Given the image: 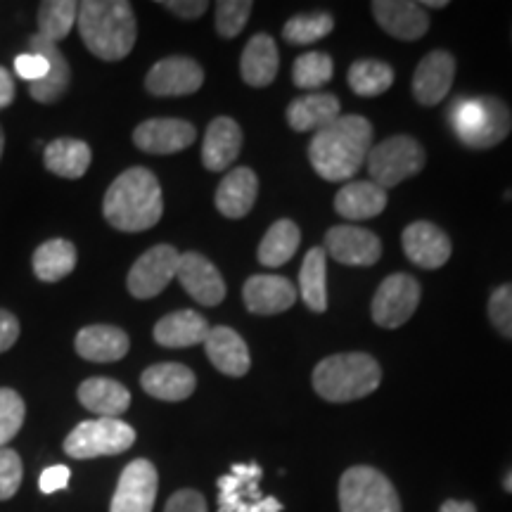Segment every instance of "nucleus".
<instances>
[{
  "label": "nucleus",
  "mask_w": 512,
  "mask_h": 512,
  "mask_svg": "<svg viewBox=\"0 0 512 512\" xmlns=\"http://www.w3.org/2000/svg\"><path fill=\"white\" fill-rule=\"evenodd\" d=\"M373 126L358 114L339 117L320 131L313 133L309 145V159L316 174L328 183L349 181L368 162Z\"/></svg>",
  "instance_id": "f257e3e1"
},
{
  "label": "nucleus",
  "mask_w": 512,
  "mask_h": 512,
  "mask_svg": "<svg viewBox=\"0 0 512 512\" xmlns=\"http://www.w3.org/2000/svg\"><path fill=\"white\" fill-rule=\"evenodd\" d=\"M102 214L121 233H143L157 226L164 214L162 185L145 166L126 169L107 190Z\"/></svg>",
  "instance_id": "f03ea898"
},
{
  "label": "nucleus",
  "mask_w": 512,
  "mask_h": 512,
  "mask_svg": "<svg viewBox=\"0 0 512 512\" xmlns=\"http://www.w3.org/2000/svg\"><path fill=\"white\" fill-rule=\"evenodd\" d=\"M76 24L86 48L100 60H124L136 46L138 24L126 0H86L79 5Z\"/></svg>",
  "instance_id": "7ed1b4c3"
},
{
  "label": "nucleus",
  "mask_w": 512,
  "mask_h": 512,
  "mask_svg": "<svg viewBox=\"0 0 512 512\" xmlns=\"http://www.w3.org/2000/svg\"><path fill=\"white\" fill-rule=\"evenodd\" d=\"M382 382V368L370 354H335L313 370V389L320 399L347 403L373 394Z\"/></svg>",
  "instance_id": "20e7f679"
},
{
  "label": "nucleus",
  "mask_w": 512,
  "mask_h": 512,
  "mask_svg": "<svg viewBox=\"0 0 512 512\" xmlns=\"http://www.w3.org/2000/svg\"><path fill=\"white\" fill-rule=\"evenodd\" d=\"M451 128L460 143L470 150H489L503 143L512 131V112L501 98L477 95V98H458L453 102Z\"/></svg>",
  "instance_id": "39448f33"
},
{
  "label": "nucleus",
  "mask_w": 512,
  "mask_h": 512,
  "mask_svg": "<svg viewBox=\"0 0 512 512\" xmlns=\"http://www.w3.org/2000/svg\"><path fill=\"white\" fill-rule=\"evenodd\" d=\"M339 508L342 512H401V501L380 470L356 465L339 479Z\"/></svg>",
  "instance_id": "423d86ee"
},
{
  "label": "nucleus",
  "mask_w": 512,
  "mask_h": 512,
  "mask_svg": "<svg viewBox=\"0 0 512 512\" xmlns=\"http://www.w3.org/2000/svg\"><path fill=\"white\" fill-rule=\"evenodd\" d=\"M136 444V430L119 418H98L76 425L64 439V453L76 460L119 456Z\"/></svg>",
  "instance_id": "0eeeda50"
},
{
  "label": "nucleus",
  "mask_w": 512,
  "mask_h": 512,
  "mask_svg": "<svg viewBox=\"0 0 512 512\" xmlns=\"http://www.w3.org/2000/svg\"><path fill=\"white\" fill-rule=\"evenodd\" d=\"M422 166H425V150L411 136H394L370 147L368 171L373 183L380 185L382 190L394 188V185L420 174Z\"/></svg>",
  "instance_id": "6e6552de"
},
{
  "label": "nucleus",
  "mask_w": 512,
  "mask_h": 512,
  "mask_svg": "<svg viewBox=\"0 0 512 512\" xmlns=\"http://www.w3.org/2000/svg\"><path fill=\"white\" fill-rule=\"evenodd\" d=\"M264 470L256 463H238L219 479V512H283V503L261 494Z\"/></svg>",
  "instance_id": "1a4fd4ad"
},
{
  "label": "nucleus",
  "mask_w": 512,
  "mask_h": 512,
  "mask_svg": "<svg viewBox=\"0 0 512 512\" xmlns=\"http://www.w3.org/2000/svg\"><path fill=\"white\" fill-rule=\"evenodd\" d=\"M420 283L408 273H394L382 280L373 297V320L380 328L394 330L413 318L420 304Z\"/></svg>",
  "instance_id": "9d476101"
},
{
  "label": "nucleus",
  "mask_w": 512,
  "mask_h": 512,
  "mask_svg": "<svg viewBox=\"0 0 512 512\" xmlns=\"http://www.w3.org/2000/svg\"><path fill=\"white\" fill-rule=\"evenodd\" d=\"M181 254L171 245H155L140 256L128 271V292L136 299H152L166 290V285L176 278Z\"/></svg>",
  "instance_id": "9b49d317"
},
{
  "label": "nucleus",
  "mask_w": 512,
  "mask_h": 512,
  "mask_svg": "<svg viewBox=\"0 0 512 512\" xmlns=\"http://www.w3.org/2000/svg\"><path fill=\"white\" fill-rule=\"evenodd\" d=\"M159 475L150 460L138 458L121 472L110 512H152L157 501Z\"/></svg>",
  "instance_id": "f8f14e48"
},
{
  "label": "nucleus",
  "mask_w": 512,
  "mask_h": 512,
  "mask_svg": "<svg viewBox=\"0 0 512 512\" xmlns=\"http://www.w3.org/2000/svg\"><path fill=\"white\" fill-rule=\"evenodd\" d=\"M204 83V72L195 60L183 55L159 60L147 72L145 88L157 98H178V95L197 93Z\"/></svg>",
  "instance_id": "ddd939ff"
},
{
  "label": "nucleus",
  "mask_w": 512,
  "mask_h": 512,
  "mask_svg": "<svg viewBox=\"0 0 512 512\" xmlns=\"http://www.w3.org/2000/svg\"><path fill=\"white\" fill-rule=\"evenodd\" d=\"M325 254L347 266H373L382 256V242L373 230L335 226L325 235Z\"/></svg>",
  "instance_id": "4468645a"
},
{
  "label": "nucleus",
  "mask_w": 512,
  "mask_h": 512,
  "mask_svg": "<svg viewBox=\"0 0 512 512\" xmlns=\"http://www.w3.org/2000/svg\"><path fill=\"white\" fill-rule=\"evenodd\" d=\"M176 278L181 280L183 290L202 306H219L226 299V283H223L219 268L207 256L188 252L178 259Z\"/></svg>",
  "instance_id": "2eb2a0df"
},
{
  "label": "nucleus",
  "mask_w": 512,
  "mask_h": 512,
  "mask_svg": "<svg viewBox=\"0 0 512 512\" xmlns=\"http://www.w3.org/2000/svg\"><path fill=\"white\" fill-rule=\"evenodd\" d=\"M401 245L408 259H411L415 266L427 268V271L446 266L453 252L448 235L430 221L411 223V226L403 230Z\"/></svg>",
  "instance_id": "dca6fc26"
},
{
  "label": "nucleus",
  "mask_w": 512,
  "mask_h": 512,
  "mask_svg": "<svg viewBox=\"0 0 512 512\" xmlns=\"http://www.w3.org/2000/svg\"><path fill=\"white\" fill-rule=\"evenodd\" d=\"M195 126L183 119H147L133 131V143L147 155H174L195 143Z\"/></svg>",
  "instance_id": "f3484780"
},
{
  "label": "nucleus",
  "mask_w": 512,
  "mask_h": 512,
  "mask_svg": "<svg viewBox=\"0 0 512 512\" xmlns=\"http://www.w3.org/2000/svg\"><path fill=\"white\" fill-rule=\"evenodd\" d=\"M456 79V57L446 50H432L422 57L413 74V95L420 105H441Z\"/></svg>",
  "instance_id": "a211bd4d"
},
{
  "label": "nucleus",
  "mask_w": 512,
  "mask_h": 512,
  "mask_svg": "<svg viewBox=\"0 0 512 512\" xmlns=\"http://www.w3.org/2000/svg\"><path fill=\"white\" fill-rule=\"evenodd\" d=\"M297 287L283 275H252L242 287V299L249 313L278 316L297 302Z\"/></svg>",
  "instance_id": "6ab92c4d"
},
{
  "label": "nucleus",
  "mask_w": 512,
  "mask_h": 512,
  "mask_svg": "<svg viewBox=\"0 0 512 512\" xmlns=\"http://www.w3.org/2000/svg\"><path fill=\"white\" fill-rule=\"evenodd\" d=\"M373 15L377 24L399 41H418L430 29L427 10L411 0H375Z\"/></svg>",
  "instance_id": "aec40b11"
},
{
  "label": "nucleus",
  "mask_w": 512,
  "mask_h": 512,
  "mask_svg": "<svg viewBox=\"0 0 512 512\" xmlns=\"http://www.w3.org/2000/svg\"><path fill=\"white\" fill-rule=\"evenodd\" d=\"M29 48L31 53H38L43 55L50 64L46 79L31 83L29 86V93L31 98L36 102H41V105H50V102L60 100L64 93H67L69 88V81H72V69H69V62L67 57L62 55V50L55 46V43L46 41L43 36L34 34L29 38Z\"/></svg>",
  "instance_id": "412c9836"
},
{
  "label": "nucleus",
  "mask_w": 512,
  "mask_h": 512,
  "mask_svg": "<svg viewBox=\"0 0 512 512\" xmlns=\"http://www.w3.org/2000/svg\"><path fill=\"white\" fill-rule=\"evenodd\" d=\"M204 349H207V356L214 363V368L223 375L242 377L252 366L247 342L226 325H216V328L209 330L207 339H204Z\"/></svg>",
  "instance_id": "4be33fe9"
},
{
  "label": "nucleus",
  "mask_w": 512,
  "mask_h": 512,
  "mask_svg": "<svg viewBox=\"0 0 512 512\" xmlns=\"http://www.w3.org/2000/svg\"><path fill=\"white\" fill-rule=\"evenodd\" d=\"M76 354L93 363L121 361L131 349V339L114 325H88L76 335Z\"/></svg>",
  "instance_id": "5701e85b"
},
{
  "label": "nucleus",
  "mask_w": 512,
  "mask_h": 512,
  "mask_svg": "<svg viewBox=\"0 0 512 512\" xmlns=\"http://www.w3.org/2000/svg\"><path fill=\"white\" fill-rule=\"evenodd\" d=\"M256 195H259V178L254 171L247 166H235L216 190V209L226 219H242L252 211Z\"/></svg>",
  "instance_id": "b1692460"
},
{
  "label": "nucleus",
  "mask_w": 512,
  "mask_h": 512,
  "mask_svg": "<svg viewBox=\"0 0 512 512\" xmlns=\"http://www.w3.org/2000/svg\"><path fill=\"white\" fill-rule=\"evenodd\" d=\"M242 150V128L238 121L219 117L207 128V136L202 143V162L209 171H226L233 166Z\"/></svg>",
  "instance_id": "393cba45"
},
{
  "label": "nucleus",
  "mask_w": 512,
  "mask_h": 512,
  "mask_svg": "<svg viewBox=\"0 0 512 512\" xmlns=\"http://www.w3.org/2000/svg\"><path fill=\"white\" fill-rule=\"evenodd\" d=\"M140 384L159 401H183L195 392L197 377L183 363H157L145 370Z\"/></svg>",
  "instance_id": "a878e982"
},
{
  "label": "nucleus",
  "mask_w": 512,
  "mask_h": 512,
  "mask_svg": "<svg viewBox=\"0 0 512 512\" xmlns=\"http://www.w3.org/2000/svg\"><path fill=\"white\" fill-rule=\"evenodd\" d=\"M280 55L275 48V41L268 34H256L249 38V43L242 50L240 72L247 86L266 88L271 86L278 76Z\"/></svg>",
  "instance_id": "bb28decb"
},
{
  "label": "nucleus",
  "mask_w": 512,
  "mask_h": 512,
  "mask_svg": "<svg viewBox=\"0 0 512 512\" xmlns=\"http://www.w3.org/2000/svg\"><path fill=\"white\" fill-rule=\"evenodd\" d=\"M387 207V190L373 181L347 183L335 197V209L342 219L366 221L380 216Z\"/></svg>",
  "instance_id": "cd10ccee"
},
{
  "label": "nucleus",
  "mask_w": 512,
  "mask_h": 512,
  "mask_svg": "<svg viewBox=\"0 0 512 512\" xmlns=\"http://www.w3.org/2000/svg\"><path fill=\"white\" fill-rule=\"evenodd\" d=\"M207 318L195 311H176L155 325V342L166 349H185L204 344L209 335Z\"/></svg>",
  "instance_id": "c85d7f7f"
},
{
  "label": "nucleus",
  "mask_w": 512,
  "mask_h": 512,
  "mask_svg": "<svg viewBox=\"0 0 512 512\" xmlns=\"http://www.w3.org/2000/svg\"><path fill=\"white\" fill-rule=\"evenodd\" d=\"M79 401L100 418H119L131 406V392L110 377H91L79 387Z\"/></svg>",
  "instance_id": "c756f323"
},
{
  "label": "nucleus",
  "mask_w": 512,
  "mask_h": 512,
  "mask_svg": "<svg viewBox=\"0 0 512 512\" xmlns=\"http://www.w3.org/2000/svg\"><path fill=\"white\" fill-rule=\"evenodd\" d=\"M339 117V100L332 93H309L292 100L287 107V124L292 131L309 133L320 131Z\"/></svg>",
  "instance_id": "7c9ffc66"
},
{
  "label": "nucleus",
  "mask_w": 512,
  "mask_h": 512,
  "mask_svg": "<svg viewBox=\"0 0 512 512\" xmlns=\"http://www.w3.org/2000/svg\"><path fill=\"white\" fill-rule=\"evenodd\" d=\"M46 166L48 171L62 176V178H81L91 166V147H88L83 140H74V138H60L48 143L46 147Z\"/></svg>",
  "instance_id": "2f4dec72"
},
{
  "label": "nucleus",
  "mask_w": 512,
  "mask_h": 512,
  "mask_svg": "<svg viewBox=\"0 0 512 512\" xmlns=\"http://www.w3.org/2000/svg\"><path fill=\"white\" fill-rule=\"evenodd\" d=\"M299 242H302V233L297 223L290 219L275 221L259 245V264L266 268L285 266L297 254Z\"/></svg>",
  "instance_id": "473e14b6"
},
{
  "label": "nucleus",
  "mask_w": 512,
  "mask_h": 512,
  "mask_svg": "<svg viewBox=\"0 0 512 512\" xmlns=\"http://www.w3.org/2000/svg\"><path fill=\"white\" fill-rule=\"evenodd\" d=\"M328 254L323 247L309 249L304 256L302 271H299V294H302L304 304L313 313H323L328 309V287H325V273H328Z\"/></svg>",
  "instance_id": "72a5a7b5"
},
{
  "label": "nucleus",
  "mask_w": 512,
  "mask_h": 512,
  "mask_svg": "<svg viewBox=\"0 0 512 512\" xmlns=\"http://www.w3.org/2000/svg\"><path fill=\"white\" fill-rule=\"evenodd\" d=\"M76 268V247L69 240L43 242L34 252V273L43 283H57Z\"/></svg>",
  "instance_id": "f704fd0d"
},
{
  "label": "nucleus",
  "mask_w": 512,
  "mask_h": 512,
  "mask_svg": "<svg viewBox=\"0 0 512 512\" xmlns=\"http://www.w3.org/2000/svg\"><path fill=\"white\" fill-rule=\"evenodd\" d=\"M394 83V69L380 60H358L349 67V86L361 98H377Z\"/></svg>",
  "instance_id": "c9c22d12"
},
{
  "label": "nucleus",
  "mask_w": 512,
  "mask_h": 512,
  "mask_svg": "<svg viewBox=\"0 0 512 512\" xmlns=\"http://www.w3.org/2000/svg\"><path fill=\"white\" fill-rule=\"evenodd\" d=\"M79 5L74 0H46L38 8V36L50 43H60L74 29Z\"/></svg>",
  "instance_id": "e433bc0d"
},
{
  "label": "nucleus",
  "mask_w": 512,
  "mask_h": 512,
  "mask_svg": "<svg viewBox=\"0 0 512 512\" xmlns=\"http://www.w3.org/2000/svg\"><path fill=\"white\" fill-rule=\"evenodd\" d=\"M335 19L328 12H309V15H297L285 24L283 38L292 46H311V43L323 41L332 34Z\"/></svg>",
  "instance_id": "4c0bfd02"
},
{
  "label": "nucleus",
  "mask_w": 512,
  "mask_h": 512,
  "mask_svg": "<svg viewBox=\"0 0 512 512\" xmlns=\"http://www.w3.org/2000/svg\"><path fill=\"white\" fill-rule=\"evenodd\" d=\"M335 74V64H332V57L328 53H304L294 60L292 67V79L299 88H306V91H316V88L325 86Z\"/></svg>",
  "instance_id": "58836bf2"
},
{
  "label": "nucleus",
  "mask_w": 512,
  "mask_h": 512,
  "mask_svg": "<svg viewBox=\"0 0 512 512\" xmlns=\"http://www.w3.org/2000/svg\"><path fill=\"white\" fill-rule=\"evenodd\" d=\"M24 415H27V408H24L22 396L15 389H0V448L17 437L24 425Z\"/></svg>",
  "instance_id": "ea45409f"
},
{
  "label": "nucleus",
  "mask_w": 512,
  "mask_h": 512,
  "mask_svg": "<svg viewBox=\"0 0 512 512\" xmlns=\"http://www.w3.org/2000/svg\"><path fill=\"white\" fill-rule=\"evenodd\" d=\"M252 10L254 5L249 0H221V3H216V31H219V36H240Z\"/></svg>",
  "instance_id": "a19ab883"
},
{
  "label": "nucleus",
  "mask_w": 512,
  "mask_h": 512,
  "mask_svg": "<svg viewBox=\"0 0 512 512\" xmlns=\"http://www.w3.org/2000/svg\"><path fill=\"white\" fill-rule=\"evenodd\" d=\"M489 320L498 330V335L512 339V283H505L491 292Z\"/></svg>",
  "instance_id": "79ce46f5"
},
{
  "label": "nucleus",
  "mask_w": 512,
  "mask_h": 512,
  "mask_svg": "<svg viewBox=\"0 0 512 512\" xmlns=\"http://www.w3.org/2000/svg\"><path fill=\"white\" fill-rule=\"evenodd\" d=\"M24 477V467L19 453L12 448H0V501H8L19 491Z\"/></svg>",
  "instance_id": "37998d69"
},
{
  "label": "nucleus",
  "mask_w": 512,
  "mask_h": 512,
  "mask_svg": "<svg viewBox=\"0 0 512 512\" xmlns=\"http://www.w3.org/2000/svg\"><path fill=\"white\" fill-rule=\"evenodd\" d=\"M48 69H50L48 60L43 55H38V53H24L15 60L17 76H22V79L29 81V83L46 79Z\"/></svg>",
  "instance_id": "c03bdc74"
},
{
  "label": "nucleus",
  "mask_w": 512,
  "mask_h": 512,
  "mask_svg": "<svg viewBox=\"0 0 512 512\" xmlns=\"http://www.w3.org/2000/svg\"><path fill=\"white\" fill-rule=\"evenodd\" d=\"M164 512H207V501L200 491L181 489L169 498Z\"/></svg>",
  "instance_id": "a18cd8bd"
},
{
  "label": "nucleus",
  "mask_w": 512,
  "mask_h": 512,
  "mask_svg": "<svg viewBox=\"0 0 512 512\" xmlns=\"http://www.w3.org/2000/svg\"><path fill=\"white\" fill-rule=\"evenodd\" d=\"M69 477H72V472H69L67 465H50L43 470L38 486H41L43 494H55V491L67 489Z\"/></svg>",
  "instance_id": "49530a36"
},
{
  "label": "nucleus",
  "mask_w": 512,
  "mask_h": 512,
  "mask_svg": "<svg viewBox=\"0 0 512 512\" xmlns=\"http://www.w3.org/2000/svg\"><path fill=\"white\" fill-rule=\"evenodd\" d=\"M159 5L183 19H197L209 10V3H204V0H164V3Z\"/></svg>",
  "instance_id": "de8ad7c7"
},
{
  "label": "nucleus",
  "mask_w": 512,
  "mask_h": 512,
  "mask_svg": "<svg viewBox=\"0 0 512 512\" xmlns=\"http://www.w3.org/2000/svg\"><path fill=\"white\" fill-rule=\"evenodd\" d=\"M19 337V320L10 311L0 309V354L12 349Z\"/></svg>",
  "instance_id": "09e8293b"
},
{
  "label": "nucleus",
  "mask_w": 512,
  "mask_h": 512,
  "mask_svg": "<svg viewBox=\"0 0 512 512\" xmlns=\"http://www.w3.org/2000/svg\"><path fill=\"white\" fill-rule=\"evenodd\" d=\"M12 100H15V81L8 69L0 67V110L10 107Z\"/></svg>",
  "instance_id": "8fccbe9b"
},
{
  "label": "nucleus",
  "mask_w": 512,
  "mask_h": 512,
  "mask_svg": "<svg viewBox=\"0 0 512 512\" xmlns=\"http://www.w3.org/2000/svg\"><path fill=\"white\" fill-rule=\"evenodd\" d=\"M439 512H477V508L470 501H446Z\"/></svg>",
  "instance_id": "3c124183"
},
{
  "label": "nucleus",
  "mask_w": 512,
  "mask_h": 512,
  "mask_svg": "<svg viewBox=\"0 0 512 512\" xmlns=\"http://www.w3.org/2000/svg\"><path fill=\"white\" fill-rule=\"evenodd\" d=\"M422 5V8H446V0H425V3H420Z\"/></svg>",
  "instance_id": "603ef678"
},
{
  "label": "nucleus",
  "mask_w": 512,
  "mask_h": 512,
  "mask_svg": "<svg viewBox=\"0 0 512 512\" xmlns=\"http://www.w3.org/2000/svg\"><path fill=\"white\" fill-rule=\"evenodd\" d=\"M503 486H505V491H508V494H512V472L508 477H505V482H503Z\"/></svg>",
  "instance_id": "864d4df0"
},
{
  "label": "nucleus",
  "mask_w": 512,
  "mask_h": 512,
  "mask_svg": "<svg viewBox=\"0 0 512 512\" xmlns=\"http://www.w3.org/2000/svg\"><path fill=\"white\" fill-rule=\"evenodd\" d=\"M3 150H5V136H3V128H0V157H3Z\"/></svg>",
  "instance_id": "5fc2aeb1"
}]
</instances>
